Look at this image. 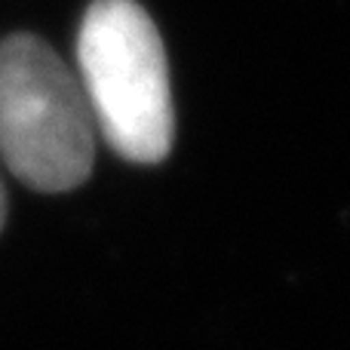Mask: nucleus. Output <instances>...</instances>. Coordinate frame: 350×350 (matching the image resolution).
Here are the masks:
<instances>
[{
    "mask_svg": "<svg viewBox=\"0 0 350 350\" xmlns=\"http://www.w3.org/2000/svg\"><path fill=\"white\" fill-rule=\"evenodd\" d=\"M3 218H6V193H3V185H0V228H3Z\"/></svg>",
    "mask_w": 350,
    "mask_h": 350,
    "instance_id": "3",
    "label": "nucleus"
},
{
    "mask_svg": "<svg viewBox=\"0 0 350 350\" xmlns=\"http://www.w3.org/2000/svg\"><path fill=\"white\" fill-rule=\"evenodd\" d=\"M0 157L43 193L71 191L92 172L96 123L80 77L31 34L0 43Z\"/></svg>",
    "mask_w": 350,
    "mask_h": 350,
    "instance_id": "2",
    "label": "nucleus"
},
{
    "mask_svg": "<svg viewBox=\"0 0 350 350\" xmlns=\"http://www.w3.org/2000/svg\"><path fill=\"white\" fill-rule=\"evenodd\" d=\"M80 86L96 133L123 160L160 163L175 114L163 40L135 0H96L77 37Z\"/></svg>",
    "mask_w": 350,
    "mask_h": 350,
    "instance_id": "1",
    "label": "nucleus"
}]
</instances>
